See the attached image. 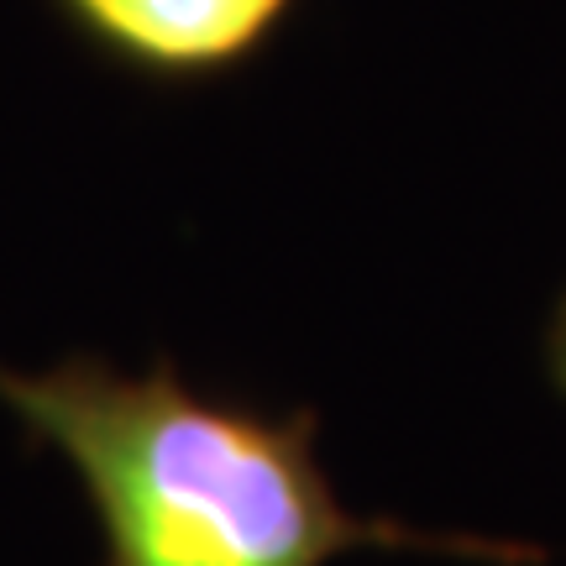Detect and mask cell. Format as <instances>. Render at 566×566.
Masks as SVG:
<instances>
[{"mask_svg": "<svg viewBox=\"0 0 566 566\" xmlns=\"http://www.w3.org/2000/svg\"><path fill=\"white\" fill-rule=\"evenodd\" d=\"M111 59L153 80H205L252 59L294 0H59Z\"/></svg>", "mask_w": 566, "mask_h": 566, "instance_id": "2", "label": "cell"}, {"mask_svg": "<svg viewBox=\"0 0 566 566\" xmlns=\"http://www.w3.org/2000/svg\"><path fill=\"white\" fill-rule=\"evenodd\" d=\"M551 378L566 388V300L556 310V325H551Z\"/></svg>", "mask_w": 566, "mask_h": 566, "instance_id": "3", "label": "cell"}, {"mask_svg": "<svg viewBox=\"0 0 566 566\" xmlns=\"http://www.w3.org/2000/svg\"><path fill=\"white\" fill-rule=\"evenodd\" d=\"M0 405L80 472L105 566H325L352 551L541 562L520 541L352 514L315 457V415L205 399L168 363L147 373L101 357H63L42 373L0 363Z\"/></svg>", "mask_w": 566, "mask_h": 566, "instance_id": "1", "label": "cell"}]
</instances>
